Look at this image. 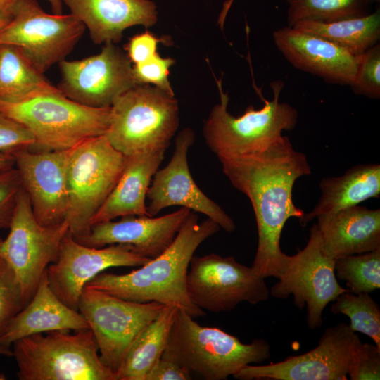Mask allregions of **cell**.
<instances>
[{
	"label": "cell",
	"mask_w": 380,
	"mask_h": 380,
	"mask_svg": "<svg viewBox=\"0 0 380 380\" xmlns=\"http://www.w3.org/2000/svg\"><path fill=\"white\" fill-rule=\"evenodd\" d=\"M288 26L304 20L333 22L369 13L373 0H285Z\"/></svg>",
	"instance_id": "f1b7e54d"
},
{
	"label": "cell",
	"mask_w": 380,
	"mask_h": 380,
	"mask_svg": "<svg viewBox=\"0 0 380 380\" xmlns=\"http://www.w3.org/2000/svg\"><path fill=\"white\" fill-rule=\"evenodd\" d=\"M15 167V158L12 153L0 152V171Z\"/></svg>",
	"instance_id": "ab89813d"
},
{
	"label": "cell",
	"mask_w": 380,
	"mask_h": 380,
	"mask_svg": "<svg viewBox=\"0 0 380 380\" xmlns=\"http://www.w3.org/2000/svg\"><path fill=\"white\" fill-rule=\"evenodd\" d=\"M20 380H118L90 329L32 334L12 344Z\"/></svg>",
	"instance_id": "8992f818"
},
{
	"label": "cell",
	"mask_w": 380,
	"mask_h": 380,
	"mask_svg": "<svg viewBox=\"0 0 380 380\" xmlns=\"http://www.w3.org/2000/svg\"><path fill=\"white\" fill-rule=\"evenodd\" d=\"M51 4L53 14H63V1L62 0H48Z\"/></svg>",
	"instance_id": "7bdbcfd3"
},
{
	"label": "cell",
	"mask_w": 380,
	"mask_h": 380,
	"mask_svg": "<svg viewBox=\"0 0 380 380\" xmlns=\"http://www.w3.org/2000/svg\"><path fill=\"white\" fill-rule=\"evenodd\" d=\"M270 356V345L265 339L242 343L219 328L200 325L178 308L161 357L204 379L226 380L243 367Z\"/></svg>",
	"instance_id": "277c9868"
},
{
	"label": "cell",
	"mask_w": 380,
	"mask_h": 380,
	"mask_svg": "<svg viewBox=\"0 0 380 380\" xmlns=\"http://www.w3.org/2000/svg\"><path fill=\"white\" fill-rule=\"evenodd\" d=\"M380 1V0H373V2H375V3H379Z\"/></svg>",
	"instance_id": "f6af8a7d"
},
{
	"label": "cell",
	"mask_w": 380,
	"mask_h": 380,
	"mask_svg": "<svg viewBox=\"0 0 380 380\" xmlns=\"http://www.w3.org/2000/svg\"><path fill=\"white\" fill-rule=\"evenodd\" d=\"M8 229L6 238H0V257L15 272L25 306L48 266L57 259L61 241L69 232V224L68 221L53 226L39 224L22 186Z\"/></svg>",
	"instance_id": "30bf717a"
},
{
	"label": "cell",
	"mask_w": 380,
	"mask_h": 380,
	"mask_svg": "<svg viewBox=\"0 0 380 380\" xmlns=\"http://www.w3.org/2000/svg\"><path fill=\"white\" fill-rule=\"evenodd\" d=\"M21 187L15 167L0 171V230L10 227Z\"/></svg>",
	"instance_id": "d590c367"
},
{
	"label": "cell",
	"mask_w": 380,
	"mask_h": 380,
	"mask_svg": "<svg viewBox=\"0 0 380 380\" xmlns=\"http://www.w3.org/2000/svg\"><path fill=\"white\" fill-rule=\"evenodd\" d=\"M12 15L0 32V44L18 47L43 74L65 59L85 30L74 15L49 14L36 0H18Z\"/></svg>",
	"instance_id": "8fae6325"
},
{
	"label": "cell",
	"mask_w": 380,
	"mask_h": 380,
	"mask_svg": "<svg viewBox=\"0 0 380 380\" xmlns=\"http://www.w3.org/2000/svg\"><path fill=\"white\" fill-rule=\"evenodd\" d=\"M151 259L132 246L112 244L102 248L84 246L68 232L63 238L57 259L46 269L49 284L66 305L78 310L82 291L99 273L113 267L141 266Z\"/></svg>",
	"instance_id": "2e32d148"
},
{
	"label": "cell",
	"mask_w": 380,
	"mask_h": 380,
	"mask_svg": "<svg viewBox=\"0 0 380 380\" xmlns=\"http://www.w3.org/2000/svg\"><path fill=\"white\" fill-rule=\"evenodd\" d=\"M165 306L127 300L85 286L78 310L94 335L101 360L117 375L134 340Z\"/></svg>",
	"instance_id": "9c48e42d"
},
{
	"label": "cell",
	"mask_w": 380,
	"mask_h": 380,
	"mask_svg": "<svg viewBox=\"0 0 380 380\" xmlns=\"http://www.w3.org/2000/svg\"><path fill=\"white\" fill-rule=\"evenodd\" d=\"M0 355L12 356V350L0 344Z\"/></svg>",
	"instance_id": "ee69618b"
},
{
	"label": "cell",
	"mask_w": 380,
	"mask_h": 380,
	"mask_svg": "<svg viewBox=\"0 0 380 380\" xmlns=\"http://www.w3.org/2000/svg\"><path fill=\"white\" fill-rule=\"evenodd\" d=\"M220 227L207 218L198 222L191 211L170 246L140 268L124 274L102 272L86 286L127 300L157 302L175 306L193 318L205 315L190 298L186 276L191 258L198 247L216 234Z\"/></svg>",
	"instance_id": "7a4b0ae2"
},
{
	"label": "cell",
	"mask_w": 380,
	"mask_h": 380,
	"mask_svg": "<svg viewBox=\"0 0 380 380\" xmlns=\"http://www.w3.org/2000/svg\"><path fill=\"white\" fill-rule=\"evenodd\" d=\"M126 160L127 156L113 148L104 135L88 139L70 149L66 221L74 238L89 232L93 217L117 184Z\"/></svg>",
	"instance_id": "ba28073f"
},
{
	"label": "cell",
	"mask_w": 380,
	"mask_h": 380,
	"mask_svg": "<svg viewBox=\"0 0 380 380\" xmlns=\"http://www.w3.org/2000/svg\"><path fill=\"white\" fill-rule=\"evenodd\" d=\"M0 113L32 133L35 143L30 150L34 151L71 149L104 135L110 120V107L83 106L54 86L16 101H0Z\"/></svg>",
	"instance_id": "3957f363"
},
{
	"label": "cell",
	"mask_w": 380,
	"mask_h": 380,
	"mask_svg": "<svg viewBox=\"0 0 380 380\" xmlns=\"http://www.w3.org/2000/svg\"><path fill=\"white\" fill-rule=\"evenodd\" d=\"M191 374L177 363L161 357L153 366L145 380H189Z\"/></svg>",
	"instance_id": "f35d334b"
},
{
	"label": "cell",
	"mask_w": 380,
	"mask_h": 380,
	"mask_svg": "<svg viewBox=\"0 0 380 380\" xmlns=\"http://www.w3.org/2000/svg\"><path fill=\"white\" fill-rule=\"evenodd\" d=\"M166 149L151 148L127 156L120 179L93 217L91 227L125 215L149 216L146 197Z\"/></svg>",
	"instance_id": "603a6c76"
},
{
	"label": "cell",
	"mask_w": 380,
	"mask_h": 380,
	"mask_svg": "<svg viewBox=\"0 0 380 380\" xmlns=\"http://www.w3.org/2000/svg\"><path fill=\"white\" fill-rule=\"evenodd\" d=\"M337 279L346 281L354 293H369L380 288V248L338 258L335 262Z\"/></svg>",
	"instance_id": "4dcf8cb0"
},
{
	"label": "cell",
	"mask_w": 380,
	"mask_h": 380,
	"mask_svg": "<svg viewBox=\"0 0 380 380\" xmlns=\"http://www.w3.org/2000/svg\"><path fill=\"white\" fill-rule=\"evenodd\" d=\"M348 376L351 380L380 379V348L360 341L353 350Z\"/></svg>",
	"instance_id": "836d02e7"
},
{
	"label": "cell",
	"mask_w": 380,
	"mask_h": 380,
	"mask_svg": "<svg viewBox=\"0 0 380 380\" xmlns=\"http://www.w3.org/2000/svg\"><path fill=\"white\" fill-rule=\"evenodd\" d=\"M18 0H0V11L12 15Z\"/></svg>",
	"instance_id": "60d3db41"
},
{
	"label": "cell",
	"mask_w": 380,
	"mask_h": 380,
	"mask_svg": "<svg viewBox=\"0 0 380 380\" xmlns=\"http://www.w3.org/2000/svg\"><path fill=\"white\" fill-rule=\"evenodd\" d=\"M177 309L175 306H165L139 334L117 373L118 380H145L164 353Z\"/></svg>",
	"instance_id": "484cf974"
},
{
	"label": "cell",
	"mask_w": 380,
	"mask_h": 380,
	"mask_svg": "<svg viewBox=\"0 0 380 380\" xmlns=\"http://www.w3.org/2000/svg\"><path fill=\"white\" fill-rule=\"evenodd\" d=\"M169 44L168 38L157 37L153 33L146 31L137 34L129 39L126 46L127 55L131 63L139 64L156 55L159 43Z\"/></svg>",
	"instance_id": "74e56055"
},
{
	"label": "cell",
	"mask_w": 380,
	"mask_h": 380,
	"mask_svg": "<svg viewBox=\"0 0 380 380\" xmlns=\"http://www.w3.org/2000/svg\"><path fill=\"white\" fill-rule=\"evenodd\" d=\"M70 13L89 30L95 44L117 43L125 30L153 26L158 20L156 4L151 0H62Z\"/></svg>",
	"instance_id": "44dd1931"
},
{
	"label": "cell",
	"mask_w": 380,
	"mask_h": 380,
	"mask_svg": "<svg viewBox=\"0 0 380 380\" xmlns=\"http://www.w3.org/2000/svg\"><path fill=\"white\" fill-rule=\"evenodd\" d=\"M172 58L161 57L158 53L139 64L132 66L134 75L140 84H152L170 94L174 91L168 80L170 68L174 64Z\"/></svg>",
	"instance_id": "e575fe53"
},
{
	"label": "cell",
	"mask_w": 380,
	"mask_h": 380,
	"mask_svg": "<svg viewBox=\"0 0 380 380\" xmlns=\"http://www.w3.org/2000/svg\"><path fill=\"white\" fill-rule=\"evenodd\" d=\"M194 139L190 128L182 130L176 137L170 162L153 177L147 193L148 214L154 217L165 208L178 205L203 213L227 232H233L236 229L233 220L199 189L191 177L187 155Z\"/></svg>",
	"instance_id": "e0dca14e"
},
{
	"label": "cell",
	"mask_w": 380,
	"mask_h": 380,
	"mask_svg": "<svg viewBox=\"0 0 380 380\" xmlns=\"http://www.w3.org/2000/svg\"><path fill=\"white\" fill-rule=\"evenodd\" d=\"M335 262L325 253L319 230L314 224L306 246L290 256L279 281L270 290V296L284 300L293 295L298 308L306 307L308 328L320 327L325 307L340 294L349 291L338 282Z\"/></svg>",
	"instance_id": "4fadbf2b"
},
{
	"label": "cell",
	"mask_w": 380,
	"mask_h": 380,
	"mask_svg": "<svg viewBox=\"0 0 380 380\" xmlns=\"http://www.w3.org/2000/svg\"><path fill=\"white\" fill-rule=\"evenodd\" d=\"M186 289L198 308L213 312L230 311L243 302L255 305L270 297L265 279L251 267L239 263L234 257L215 253L193 255Z\"/></svg>",
	"instance_id": "7c38bea8"
},
{
	"label": "cell",
	"mask_w": 380,
	"mask_h": 380,
	"mask_svg": "<svg viewBox=\"0 0 380 380\" xmlns=\"http://www.w3.org/2000/svg\"><path fill=\"white\" fill-rule=\"evenodd\" d=\"M127 53L107 43L98 54L58 63L61 79L58 89L85 106L110 108L122 94L140 84Z\"/></svg>",
	"instance_id": "5bb4252c"
},
{
	"label": "cell",
	"mask_w": 380,
	"mask_h": 380,
	"mask_svg": "<svg viewBox=\"0 0 380 380\" xmlns=\"http://www.w3.org/2000/svg\"><path fill=\"white\" fill-rule=\"evenodd\" d=\"M292 27L319 35L355 56H360L379 40L380 10L333 22L300 21Z\"/></svg>",
	"instance_id": "4316f807"
},
{
	"label": "cell",
	"mask_w": 380,
	"mask_h": 380,
	"mask_svg": "<svg viewBox=\"0 0 380 380\" xmlns=\"http://www.w3.org/2000/svg\"><path fill=\"white\" fill-rule=\"evenodd\" d=\"M232 185L250 200L258 229V246L252 269L265 279H279L290 256L282 252L280 239L286 221L305 213L293 201L295 182L311 174L306 156L283 136L265 151L220 160Z\"/></svg>",
	"instance_id": "6da1fadb"
},
{
	"label": "cell",
	"mask_w": 380,
	"mask_h": 380,
	"mask_svg": "<svg viewBox=\"0 0 380 380\" xmlns=\"http://www.w3.org/2000/svg\"><path fill=\"white\" fill-rule=\"evenodd\" d=\"M320 198L313 210L304 213L300 220L303 227L319 216L358 205L380 196V165L360 164L340 177L323 178L319 183Z\"/></svg>",
	"instance_id": "d4e9b609"
},
{
	"label": "cell",
	"mask_w": 380,
	"mask_h": 380,
	"mask_svg": "<svg viewBox=\"0 0 380 380\" xmlns=\"http://www.w3.org/2000/svg\"><path fill=\"white\" fill-rule=\"evenodd\" d=\"M317 219L323 249L335 260L380 248V209L356 205Z\"/></svg>",
	"instance_id": "7402d4cb"
},
{
	"label": "cell",
	"mask_w": 380,
	"mask_h": 380,
	"mask_svg": "<svg viewBox=\"0 0 380 380\" xmlns=\"http://www.w3.org/2000/svg\"><path fill=\"white\" fill-rule=\"evenodd\" d=\"M179 124L174 94L139 84L113 103L104 136L113 148L128 156L151 148H167Z\"/></svg>",
	"instance_id": "52a82bcc"
},
{
	"label": "cell",
	"mask_w": 380,
	"mask_h": 380,
	"mask_svg": "<svg viewBox=\"0 0 380 380\" xmlns=\"http://www.w3.org/2000/svg\"><path fill=\"white\" fill-rule=\"evenodd\" d=\"M274 42L295 68L323 78L327 82L350 86L360 56L310 32L287 26L274 30Z\"/></svg>",
	"instance_id": "ffe728a7"
},
{
	"label": "cell",
	"mask_w": 380,
	"mask_h": 380,
	"mask_svg": "<svg viewBox=\"0 0 380 380\" xmlns=\"http://www.w3.org/2000/svg\"><path fill=\"white\" fill-rule=\"evenodd\" d=\"M24 307L18 278L13 269L0 257V336Z\"/></svg>",
	"instance_id": "1f68e13d"
},
{
	"label": "cell",
	"mask_w": 380,
	"mask_h": 380,
	"mask_svg": "<svg viewBox=\"0 0 380 380\" xmlns=\"http://www.w3.org/2000/svg\"><path fill=\"white\" fill-rule=\"evenodd\" d=\"M360 341L350 325L341 322L327 328L311 350L276 363L248 365L232 376L239 380H346Z\"/></svg>",
	"instance_id": "9a60e30c"
},
{
	"label": "cell",
	"mask_w": 380,
	"mask_h": 380,
	"mask_svg": "<svg viewBox=\"0 0 380 380\" xmlns=\"http://www.w3.org/2000/svg\"><path fill=\"white\" fill-rule=\"evenodd\" d=\"M331 312L348 316L351 329L368 336L380 348V308L369 293L344 292L333 301Z\"/></svg>",
	"instance_id": "f546056e"
},
{
	"label": "cell",
	"mask_w": 380,
	"mask_h": 380,
	"mask_svg": "<svg viewBox=\"0 0 380 380\" xmlns=\"http://www.w3.org/2000/svg\"><path fill=\"white\" fill-rule=\"evenodd\" d=\"M191 210L186 208L158 217L125 215L118 221L108 220L91 225L89 232L75 238L94 248L112 244L132 246L140 255L153 259L173 242Z\"/></svg>",
	"instance_id": "d6986e66"
},
{
	"label": "cell",
	"mask_w": 380,
	"mask_h": 380,
	"mask_svg": "<svg viewBox=\"0 0 380 380\" xmlns=\"http://www.w3.org/2000/svg\"><path fill=\"white\" fill-rule=\"evenodd\" d=\"M52 87L18 47L0 44L1 101H16Z\"/></svg>",
	"instance_id": "83f0119b"
},
{
	"label": "cell",
	"mask_w": 380,
	"mask_h": 380,
	"mask_svg": "<svg viewBox=\"0 0 380 380\" xmlns=\"http://www.w3.org/2000/svg\"><path fill=\"white\" fill-rule=\"evenodd\" d=\"M353 92L370 99L380 98V44H374L360 56L355 77L350 86Z\"/></svg>",
	"instance_id": "d6a6232c"
},
{
	"label": "cell",
	"mask_w": 380,
	"mask_h": 380,
	"mask_svg": "<svg viewBox=\"0 0 380 380\" xmlns=\"http://www.w3.org/2000/svg\"><path fill=\"white\" fill-rule=\"evenodd\" d=\"M35 140L23 125L0 113V152L12 153L30 149Z\"/></svg>",
	"instance_id": "8d00e7d4"
},
{
	"label": "cell",
	"mask_w": 380,
	"mask_h": 380,
	"mask_svg": "<svg viewBox=\"0 0 380 380\" xmlns=\"http://www.w3.org/2000/svg\"><path fill=\"white\" fill-rule=\"evenodd\" d=\"M13 15L0 11V32L12 20Z\"/></svg>",
	"instance_id": "b9f144b4"
},
{
	"label": "cell",
	"mask_w": 380,
	"mask_h": 380,
	"mask_svg": "<svg viewBox=\"0 0 380 380\" xmlns=\"http://www.w3.org/2000/svg\"><path fill=\"white\" fill-rule=\"evenodd\" d=\"M217 84L220 102L211 110L203 131L208 146L220 160L260 153L278 141L284 131L296 127L297 110L279 100L284 87L282 81L271 83L272 100L262 96V108L256 110L250 106L239 117L228 112L229 97L222 90L221 80H217Z\"/></svg>",
	"instance_id": "5b68a950"
},
{
	"label": "cell",
	"mask_w": 380,
	"mask_h": 380,
	"mask_svg": "<svg viewBox=\"0 0 380 380\" xmlns=\"http://www.w3.org/2000/svg\"><path fill=\"white\" fill-rule=\"evenodd\" d=\"M86 329L89 326L79 310L66 305L53 292L46 270L30 302L0 336V344L10 347L15 341L35 334Z\"/></svg>",
	"instance_id": "cb8c5ba5"
},
{
	"label": "cell",
	"mask_w": 380,
	"mask_h": 380,
	"mask_svg": "<svg viewBox=\"0 0 380 380\" xmlns=\"http://www.w3.org/2000/svg\"><path fill=\"white\" fill-rule=\"evenodd\" d=\"M70 149L12 153L21 184L37 221L53 226L66 221L68 194L66 170Z\"/></svg>",
	"instance_id": "ac0fdd59"
}]
</instances>
